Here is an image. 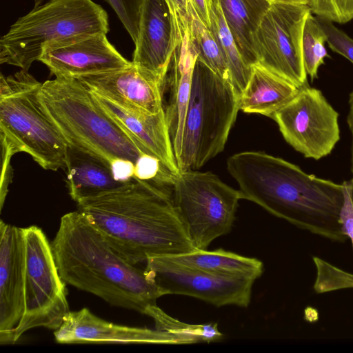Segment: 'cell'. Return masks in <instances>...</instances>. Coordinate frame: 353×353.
<instances>
[{"label": "cell", "mask_w": 353, "mask_h": 353, "mask_svg": "<svg viewBox=\"0 0 353 353\" xmlns=\"http://www.w3.org/2000/svg\"><path fill=\"white\" fill-rule=\"evenodd\" d=\"M243 199L272 215L332 241L348 238L341 222L342 184L323 179L299 166L263 152H241L227 162Z\"/></svg>", "instance_id": "6da1fadb"}, {"label": "cell", "mask_w": 353, "mask_h": 353, "mask_svg": "<svg viewBox=\"0 0 353 353\" xmlns=\"http://www.w3.org/2000/svg\"><path fill=\"white\" fill-rule=\"evenodd\" d=\"M103 237L133 264L196 250L174 208L172 194L132 178L114 191L77 203Z\"/></svg>", "instance_id": "7a4b0ae2"}, {"label": "cell", "mask_w": 353, "mask_h": 353, "mask_svg": "<svg viewBox=\"0 0 353 353\" xmlns=\"http://www.w3.org/2000/svg\"><path fill=\"white\" fill-rule=\"evenodd\" d=\"M51 245L64 282L112 305L145 314L167 294L150 272L125 259L79 210L61 218Z\"/></svg>", "instance_id": "3957f363"}, {"label": "cell", "mask_w": 353, "mask_h": 353, "mask_svg": "<svg viewBox=\"0 0 353 353\" xmlns=\"http://www.w3.org/2000/svg\"><path fill=\"white\" fill-rule=\"evenodd\" d=\"M38 99L68 146L101 159L112 169L124 162L136 166L148 154L79 79L55 77L45 81L39 87Z\"/></svg>", "instance_id": "277c9868"}, {"label": "cell", "mask_w": 353, "mask_h": 353, "mask_svg": "<svg viewBox=\"0 0 353 353\" xmlns=\"http://www.w3.org/2000/svg\"><path fill=\"white\" fill-rule=\"evenodd\" d=\"M109 31L106 11L92 0H49L19 17L0 39V63L28 71L48 46Z\"/></svg>", "instance_id": "5b68a950"}, {"label": "cell", "mask_w": 353, "mask_h": 353, "mask_svg": "<svg viewBox=\"0 0 353 353\" xmlns=\"http://www.w3.org/2000/svg\"><path fill=\"white\" fill-rule=\"evenodd\" d=\"M41 83L21 70L0 80L1 140L26 152L43 169L65 168L68 145L44 113L38 99Z\"/></svg>", "instance_id": "8992f818"}, {"label": "cell", "mask_w": 353, "mask_h": 353, "mask_svg": "<svg viewBox=\"0 0 353 353\" xmlns=\"http://www.w3.org/2000/svg\"><path fill=\"white\" fill-rule=\"evenodd\" d=\"M232 84L198 59L187 109L180 171L197 170L221 153L239 110Z\"/></svg>", "instance_id": "52a82bcc"}, {"label": "cell", "mask_w": 353, "mask_h": 353, "mask_svg": "<svg viewBox=\"0 0 353 353\" xmlns=\"http://www.w3.org/2000/svg\"><path fill=\"white\" fill-rule=\"evenodd\" d=\"M172 188L174 208L196 250L230 232L243 199L239 190L211 172L193 170L180 171Z\"/></svg>", "instance_id": "ba28073f"}, {"label": "cell", "mask_w": 353, "mask_h": 353, "mask_svg": "<svg viewBox=\"0 0 353 353\" xmlns=\"http://www.w3.org/2000/svg\"><path fill=\"white\" fill-rule=\"evenodd\" d=\"M24 312L13 332L16 343L27 331L43 327L57 330L70 312L65 283L57 266L51 243L36 225L23 228Z\"/></svg>", "instance_id": "9c48e42d"}, {"label": "cell", "mask_w": 353, "mask_h": 353, "mask_svg": "<svg viewBox=\"0 0 353 353\" xmlns=\"http://www.w3.org/2000/svg\"><path fill=\"white\" fill-rule=\"evenodd\" d=\"M308 5L272 2L252 37L256 65L299 88L309 85L302 37Z\"/></svg>", "instance_id": "30bf717a"}, {"label": "cell", "mask_w": 353, "mask_h": 353, "mask_svg": "<svg viewBox=\"0 0 353 353\" xmlns=\"http://www.w3.org/2000/svg\"><path fill=\"white\" fill-rule=\"evenodd\" d=\"M271 119L285 141L305 158L327 156L340 139L339 113L321 90L309 85Z\"/></svg>", "instance_id": "8fae6325"}, {"label": "cell", "mask_w": 353, "mask_h": 353, "mask_svg": "<svg viewBox=\"0 0 353 353\" xmlns=\"http://www.w3.org/2000/svg\"><path fill=\"white\" fill-rule=\"evenodd\" d=\"M145 265L167 294L189 296L216 307H247L250 303L254 280L189 268L165 256L150 257Z\"/></svg>", "instance_id": "7c38bea8"}, {"label": "cell", "mask_w": 353, "mask_h": 353, "mask_svg": "<svg viewBox=\"0 0 353 353\" xmlns=\"http://www.w3.org/2000/svg\"><path fill=\"white\" fill-rule=\"evenodd\" d=\"M181 42L165 0H141L132 64L165 84L172 54Z\"/></svg>", "instance_id": "4fadbf2b"}, {"label": "cell", "mask_w": 353, "mask_h": 353, "mask_svg": "<svg viewBox=\"0 0 353 353\" xmlns=\"http://www.w3.org/2000/svg\"><path fill=\"white\" fill-rule=\"evenodd\" d=\"M39 61L55 77L78 79L132 65L109 42L106 34L97 33L47 46Z\"/></svg>", "instance_id": "5bb4252c"}, {"label": "cell", "mask_w": 353, "mask_h": 353, "mask_svg": "<svg viewBox=\"0 0 353 353\" xmlns=\"http://www.w3.org/2000/svg\"><path fill=\"white\" fill-rule=\"evenodd\" d=\"M59 343L188 344L183 336L158 329L130 327L103 320L89 309L70 311L54 331Z\"/></svg>", "instance_id": "9a60e30c"}, {"label": "cell", "mask_w": 353, "mask_h": 353, "mask_svg": "<svg viewBox=\"0 0 353 353\" xmlns=\"http://www.w3.org/2000/svg\"><path fill=\"white\" fill-rule=\"evenodd\" d=\"M0 343H13L24 312L25 255L23 228L0 223Z\"/></svg>", "instance_id": "2e32d148"}, {"label": "cell", "mask_w": 353, "mask_h": 353, "mask_svg": "<svg viewBox=\"0 0 353 353\" xmlns=\"http://www.w3.org/2000/svg\"><path fill=\"white\" fill-rule=\"evenodd\" d=\"M93 93L127 110L157 114L165 109V84L131 66L78 78Z\"/></svg>", "instance_id": "e0dca14e"}, {"label": "cell", "mask_w": 353, "mask_h": 353, "mask_svg": "<svg viewBox=\"0 0 353 353\" xmlns=\"http://www.w3.org/2000/svg\"><path fill=\"white\" fill-rule=\"evenodd\" d=\"M93 94L105 111L148 154L157 158L163 167L173 174L179 173L165 109L157 114L130 110Z\"/></svg>", "instance_id": "ac0fdd59"}, {"label": "cell", "mask_w": 353, "mask_h": 353, "mask_svg": "<svg viewBox=\"0 0 353 353\" xmlns=\"http://www.w3.org/2000/svg\"><path fill=\"white\" fill-rule=\"evenodd\" d=\"M197 57L188 34L176 48L165 79L170 91L165 112L177 162L181 154L185 120Z\"/></svg>", "instance_id": "d6986e66"}, {"label": "cell", "mask_w": 353, "mask_h": 353, "mask_svg": "<svg viewBox=\"0 0 353 353\" xmlns=\"http://www.w3.org/2000/svg\"><path fill=\"white\" fill-rule=\"evenodd\" d=\"M65 168L69 194L77 203L117 190L131 180L117 179L108 163L70 146Z\"/></svg>", "instance_id": "ffe728a7"}, {"label": "cell", "mask_w": 353, "mask_h": 353, "mask_svg": "<svg viewBox=\"0 0 353 353\" xmlns=\"http://www.w3.org/2000/svg\"><path fill=\"white\" fill-rule=\"evenodd\" d=\"M299 90L300 88L288 81L255 65L239 97V110L245 113L259 114L272 118Z\"/></svg>", "instance_id": "44dd1931"}, {"label": "cell", "mask_w": 353, "mask_h": 353, "mask_svg": "<svg viewBox=\"0 0 353 353\" xmlns=\"http://www.w3.org/2000/svg\"><path fill=\"white\" fill-rule=\"evenodd\" d=\"M239 51L250 67L256 65L252 37L271 6L270 0H219Z\"/></svg>", "instance_id": "7402d4cb"}, {"label": "cell", "mask_w": 353, "mask_h": 353, "mask_svg": "<svg viewBox=\"0 0 353 353\" xmlns=\"http://www.w3.org/2000/svg\"><path fill=\"white\" fill-rule=\"evenodd\" d=\"M174 263L226 276L256 281L263 272L262 261L218 249L213 251L196 250L190 252L165 256Z\"/></svg>", "instance_id": "603a6c76"}, {"label": "cell", "mask_w": 353, "mask_h": 353, "mask_svg": "<svg viewBox=\"0 0 353 353\" xmlns=\"http://www.w3.org/2000/svg\"><path fill=\"white\" fill-rule=\"evenodd\" d=\"M209 15V29L226 61L233 88L239 98L250 79L253 66L250 67L243 61L228 27L219 0H210Z\"/></svg>", "instance_id": "cb8c5ba5"}, {"label": "cell", "mask_w": 353, "mask_h": 353, "mask_svg": "<svg viewBox=\"0 0 353 353\" xmlns=\"http://www.w3.org/2000/svg\"><path fill=\"white\" fill-rule=\"evenodd\" d=\"M190 12L192 20L188 35L197 53V59L222 79L232 83L226 61L211 31L200 20L192 3Z\"/></svg>", "instance_id": "d4e9b609"}, {"label": "cell", "mask_w": 353, "mask_h": 353, "mask_svg": "<svg viewBox=\"0 0 353 353\" xmlns=\"http://www.w3.org/2000/svg\"><path fill=\"white\" fill-rule=\"evenodd\" d=\"M145 314L153 319L156 329L187 337L192 343H210L219 341L223 337L216 323H185L170 316L157 305L148 307Z\"/></svg>", "instance_id": "484cf974"}, {"label": "cell", "mask_w": 353, "mask_h": 353, "mask_svg": "<svg viewBox=\"0 0 353 353\" xmlns=\"http://www.w3.org/2000/svg\"><path fill=\"white\" fill-rule=\"evenodd\" d=\"M327 37L319 26L316 17L310 13L305 21L303 37L302 51L304 66L311 81L318 77L320 66L325 63L324 59L330 57L325 44Z\"/></svg>", "instance_id": "4316f807"}, {"label": "cell", "mask_w": 353, "mask_h": 353, "mask_svg": "<svg viewBox=\"0 0 353 353\" xmlns=\"http://www.w3.org/2000/svg\"><path fill=\"white\" fill-rule=\"evenodd\" d=\"M311 12L316 17L343 24L353 19V0H309Z\"/></svg>", "instance_id": "83f0119b"}, {"label": "cell", "mask_w": 353, "mask_h": 353, "mask_svg": "<svg viewBox=\"0 0 353 353\" xmlns=\"http://www.w3.org/2000/svg\"><path fill=\"white\" fill-rule=\"evenodd\" d=\"M316 19L326 34L330 48L353 63V39L336 28L333 22L317 17Z\"/></svg>", "instance_id": "f1b7e54d"}, {"label": "cell", "mask_w": 353, "mask_h": 353, "mask_svg": "<svg viewBox=\"0 0 353 353\" xmlns=\"http://www.w3.org/2000/svg\"><path fill=\"white\" fill-rule=\"evenodd\" d=\"M113 8L134 43L136 41L141 0H105Z\"/></svg>", "instance_id": "f546056e"}, {"label": "cell", "mask_w": 353, "mask_h": 353, "mask_svg": "<svg viewBox=\"0 0 353 353\" xmlns=\"http://www.w3.org/2000/svg\"><path fill=\"white\" fill-rule=\"evenodd\" d=\"M172 17L174 26L181 41L189 34L192 20L190 0H165Z\"/></svg>", "instance_id": "4dcf8cb0"}, {"label": "cell", "mask_w": 353, "mask_h": 353, "mask_svg": "<svg viewBox=\"0 0 353 353\" xmlns=\"http://www.w3.org/2000/svg\"><path fill=\"white\" fill-rule=\"evenodd\" d=\"M2 150V172L1 181V209L3 207L4 199L8 192V186L12 178V168L10 165V160L13 154H15L14 150L6 143L1 140Z\"/></svg>", "instance_id": "1f68e13d"}, {"label": "cell", "mask_w": 353, "mask_h": 353, "mask_svg": "<svg viewBox=\"0 0 353 353\" xmlns=\"http://www.w3.org/2000/svg\"><path fill=\"white\" fill-rule=\"evenodd\" d=\"M343 188L344 201L341 210V222L343 232L351 240L353 248V200L350 192L343 185Z\"/></svg>", "instance_id": "d6a6232c"}, {"label": "cell", "mask_w": 353, "mask_h": 353, "mask_svg": "<svg viewBox=\"0 0 353 353\" xmlns=\"http://www.w3.org/2000/svg\"><path fill=\"white\" fill-rule=\"evenodd\" d=\"M190 2L200 20L207 28H210L209 8L210 0H190Z\"/></svg>", "instance_id": "836d02e7"}, {"label": "cell", "mask_w": 353, "mask_h": 353, "mask_svg": "<svg viewBox=\"0 0 353 353\" xmlns=\"http://www.w3.org/2000/svg\"><path fill=\"white\" fill-rule=\"evenodd\" d=\"M349 112L347 117V122L352 133V157H351V172L352 174L353 179V90L351 92L349 96Z\"/></svg>", "instance_id": "e575fe53"}, {"label": "cell", "mask_w": 353, "mask_h": 353, "mask_svg": "<svg viewBox=\"0 0 353 353\" xmlns=\"http://www.w3.org/2000/svg\"><path fill=\"white\" fill-rule=\"evenodd\" d=\"M272 2H283L308 5L309 0H270Z\"/></svg>", "instance_id": "d590c367"}, {"label": "cell", "mask_w": 353, "mask_h": 353, "mask_svg": "<svg viewBox=\"0 0 353 353\" xmlns=\"http://www.w3.org/2000/svg\"><path fill=\"white\" fill-rule=\"evenodd\" d=\"M342 185L348 190L353 200V179L343 181Z\"/></svg>", "instance_id": "8d00e7d4"}, {"label": "cell", "mask_w": 353, "mask_h": 353, "mask_svg": "<svg viewBox=\"0 0 353 353\" xmlns=\"http://www.w3.org/2000/svg\"><path fill=\"white\" fill-rule=\"evenodd\" d=\"M43 0H34V7L40 6Z\"/></svg>", "instance_id": "74e56055"}]
</instances>
